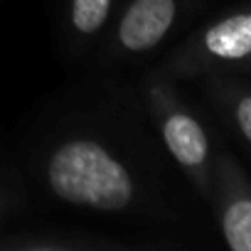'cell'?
<instances>
[{
	"label": "cell",
	"mask_w": 251,
	"mask_h": 251,
	"mask_svg": "<svg viewBox=\"0 0 251 251\" xmlns=\"http://www.w3.org/2000/svg\"><path fill=\"white\" fill-rule=\"evenodd\" d=\"M47 177L57 197L101 212H118L133 197L128 170L94 141H72L57 148Z\"/></svg>",
	"instance_id": "6da1fadb"
},
{
	"label": "cell",
	"mask_w": 251,
	"mask_h": 251,
	"mask_svg": "<svg viewBox=\"0 0 251 251\" xmlns=\"http://www.w3.org/2000/svg\"><path fill=\"white\" fill-rule=\"evenodd\" d=\"M175 0H133L118 25V40L131 52L155 47L175 23Z\"/></svg>",
	"instance_id": "7a4b0ae2"
},
{
	"label": "cell",
	"mask_w": 251,
	"mask_h": 251,
	"mask_svg": "<svg viewBox=\"0 0 251 251\" xmlns=\"http://www.w3.org/2000/svg\"><path fill=\"white\" fill-rule=\"evenodd\" d=\"M200 59L214 64L251 62V5L209 25L200 37Z\"/></svg>",
	"instance_id": "3957f363"
},
{
	"label": "cell",
	"mask_w": 251,
	"mask_h": 251,
	"mask_svg": "<svg viewBox=\"0 0 251 251\" xmlns=\"http://www.w3.org/2000/svg\"><path fill=\"white\" fill-rule=\"evenodd\" d=\"M163 138L170 155L192 175L204 177L209 163V141L200 121L185 111H173L163 121Z\"/></svg>",
	"instance_id": "277c9868"
},
{
	"label": "cell",
	"mask_w": 251,
	"mask_h": 251,
	"mask_svg": "<svg viewBox=\"0 0 251 251\" xmlns=\"http://www.w3.org/2000/svg\"><path fill=\"white\" fill-rule=\"evenodd\" d=\"M226 200L222 204V231L234 251H251V187L239 180L236 170H229Z\"/></svg>",
	"instance_id": "5b68a950"
},
{
	"label": "cell",
	"mask_w": 251,
	"mask_h": 251,
	"mask_svg": "<svg viewBox=\"0 0 251 251\" xmlns=\"http://www.w3.org/2000/svg\"><path fill=\"white\" fill-rule=\"evenodd\" d=\"M111 10V0H72V23L79 32H96Z\"/></svg>",
	"instance_id": "8992f818"
},
{
	"label": "cell",
	"mask_w": 251,
	"mask_h": 251,
	"mask_svg": "<svg viewBox=\"0 0 251 251\" xmlns=\"http://www.w3.org/2000/svg\"><path fill=\"white\" fill-rule=\"evenodd\" d=\"M234 123L239 133L244 136V141L251 146V91H244L234 101Z\"/></svg>",
	"instance_id": "52a82bcc"
}]
</instances>
